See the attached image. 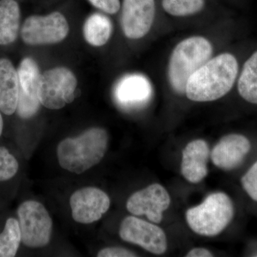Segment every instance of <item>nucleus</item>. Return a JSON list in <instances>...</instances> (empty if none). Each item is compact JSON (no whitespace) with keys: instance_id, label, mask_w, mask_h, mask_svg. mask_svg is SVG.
Here are the masks:
<instances>
[{"instance_id":"nucleus-26","label":"nucleus","mask_w":257,"mask_h":257,"mask_svg":"<svg viewBox=\"0 0 257 257\" xmlns=\"http://www.w3.org/2000/svg\"><path fill=\"white\" fill-rule=\"evenodd\" d=\"M187 257H211L213 256L211 251L207 248H193L187 254Z\"/></svg>"},{"instance_id":"nucleus-6","label":"nucleus","mask_w":257,"mask_h":257,"mask_svg":"<svg viewBox=\"0 0 257 257\" xmlns=\"http://www.w3.org/2000/svg\"><path fill=\"white\" fill-rule=\"evenodd\" d=\"M22 242L30 248L45 247L51 239L52 221L41 203L26 201L18 209Z\"/></svg>"},{"instance_id":"nucleus-25","label":"nucleus","mask_w":257,"mask_h":257,"mask_svg":"<svg viewBox=\"0 0 257 257\" xmlns=\"http://www.w3.org/2000/svg\"><path fill=\"white\" fill-rule=\"evenodd\" d=\"M98 257H133L137 256L136 253L120 247L103 248L97 253Z\"/></svg>"},{"instance_id":"nucleus-4","label":"nucleus","mask_w":257,"mask_h":257,"mask_svg":"<svg viewBox=\"0 0 257 257\" xmlns=\"http://www.w3.org/2000/svg\"><path fill=\"white\" fill-rule=\"evenodd\" d=\"M234 214V204L229 196L216 192L208 196L199 205L189 209L186 219L196 234L211 237L222 232L232 220Z\"/></svg>"},{"instance_id":"nucleus-17","label":"nucleus","mask_w":257,"mask_h":257,"mask_svg":"<svg viewBox=\"0 0 257 257\" xmlns=\"http://www.w3.org/2000/svg\"><path fill=\"white\" fill-rule=\"evenodd\" d=\"M20 9L15 0L0 1V45H8L18 38Z\"/></svg>"},{"instance_id":"nucleus-16","label":"nucleus","mask_w":257,"mask_h":257,"mask_svg":"<svg viewBox=\"0 0 257 257\" xmlns=\"http://www.w3.org/2000/svg\"><path fill=\"white\" fill-rule=\"evenodd\" d=\"M18 96V70L8 59H0V111L6 115L14 114Z\"/></svg>"},{"instance_id":"nucleus-10","label":"nucleus","mask_w":257,"mask_h":257,"mask_svg":"<svg viewBox=\"0 0 257 257\" xmlns=\"http://www.w3.org/2000/svg\"><path fill=\"white\" fill-rule=\"evenodd\" d=\"M170 204V196L165 187L152 184L134 193L126 202V209L134 215L146 216L152 222L160 224Z\"/></svg>"},{"instance_id":"nucleus-12","label":"nucleus","mask_w":257,"mask_h":257,"mask_svg":"<svg viewBox=\"0 0 257 257\" xmlns=\"http://www.w3.org/2000/svg\"><path fill=\"white\" fill-rule=\"evenodd\" d=\"M155 16V0H123L121 23L125 36L132 40L145 37Z\"/></svg>"},{"instance_id":"nucleus-23","label":"nucleus","mask_w":257,"mask_h":257,"mask_svg":"<svg viewBox=\"0 0 257 257\" xmlns=\"http://www.w3.org/2000/svg\"><path fill=\"white\" fill-rule=\"evenodd\" d=\"M241 182L245 192L257 202V161L243 176Z\"/></svg>"},{"instance_id":"nucleus-21","label":"nucleus","mask_w":257,"mask_h":257,"mask_svg":"<svg viewBox=\"0 0 257 257\" xmlns=\"http://www.w3.org/2000/svg\"><path fill=\"white\" fill-rule=\"evenodd\" d=\"M162 7L172 16H189L204 8V0H162Z\"/></svg>"},{"instance_id":"nucleus-24","label":"nucleus","mask_w":257,"mask_h":257,"mask_svg":"<svg viewBox=\"0 0 257 257\" xmlns=\"http://www.w3.org/2000/svg\"><path fill=\"white\" fill-rule=\"evenodd\" d=\"M89 3L107 14H116L120 9L119 0H88Z\"/></svg>"},{"instance_id":"nucleus-18","label":"nucleus","mask_w":257,"mask_h":257,"mask_svg":"<svg viewBox=\"0 0 257 257\" xmlns=\"http://www.w3.org/2000/svg\"><path fill=\"white\" fill-rule=\"evenodd\" d=\"M112 29V24L109 18L94 13L84 23L83 34L88 44L94 47H101L109 41Z\"/></svg>"},{"instance_id":"nucleus-14","label":"nucleus","mask_w":257,"mask_h":257,"mask_svg":"<svg viewBox=\"0 0 257 257\" xmlns=\"http://www.w3.org/2000/svg\"><path fill=\"white\" fill-rule=\"evenodd\" d=\"M250 149L251 144L246 137L237 134L226 135L213 148L211 160L221 170H234L242 163Z\"/></svg>"},{"instance_id":"nucleus-15","label":"nucleus","mask_w":257,"mask_h":257,"mask_svg":"<svg viewBox=\"0 0 257 257\" xmlns=\"http://www.w3.org/2000/svg\"><path fill=\"white\" fill-rule=\"evenodd\" d=\"M209 147L203 140L189 143L182 152L181 172L184 178L193 184H197L207 177Z\"/></svg>"},{"instance_id":"nucleus-19","label":"nucleus","mask_w":257,"mask_h":257,"mask_svg":"<svg viewBox=\"0 0 257 257\" xmlns=\"http://www.w3.org/2000/svg\"><path fill=\"white\" fill-rule=\"evenodd\" d=\"M238 92L244 100L257 104V51L243 64Z\"/></svg>"},{"instance_id":"nucleus-1","label":"nucleus","mask_w":257,"mask_h":257,"mask_svg":"<svg viewBox=\"0 0 257 257\" xmlns=\"http://www.w3.org/2000/svg\"><path fill=\"white\" fill-rule=\"evenodd\" d=\"M239 64L234 55L223 53L208 60L191 76L185 94L190 100L206 102L220 99L232 89Z\"/></svg>"},{"instance_id":"nucleus-27","label":"nucleus","mask_w":257,"mask_h":257,"mask_svg":"<svg viewBox=\"0 0 257 257\" xmlns=\"http://www.w3.org/2000/svg\"><path fill=\"white\" fill-rule=\"evenodd\" d=\"M3 119L1 113H0V136H1L2 133H3Z\"/></svg>"},{"instance_id":"nucleus-22","label":"nucleus","mask_w":257,"mask_h":257,"mask_svg":"<svg viewBox=\"0 0 257 257\" xmlns=\"http://www.w3.org/2000/svg\"><path fill=\"white\" fill-rule=\"evenodd\" d=\"M18 170V160L5 147H0V182L13 178Z\"/></svg>"},{"instance_id":"nucleus-20","label":"nucleus","mask_w":257,"mask_h":257,"mask_svg":"<svg viewBox=\"0 0 257 257\" xmlns=\"http://www.w3.org/2000/svg\"><path fill=\"white\" fill-rule=\"evenodd\" d=\"M21 241L19 221L10 218L6 221L4 231L0 234V257L15 256Z\"/></svg>"},{"instance_id":"nucleus-11","label":"nucleus","mask_w":257,"mask_h":257,"mask_svg":"<svg viewBox=\"0 0 257 257\" xmlns=\"http://www.w3.org/2000/svg\"><path fill=\"white\" fill-rule=\"evenodd\" d=\"M69 204L74 220L88 224L99 221L109 210L110 199L100 189L88 187L73 193Z\"/></svg>"},{"instance_id":"nucleus-5","label":"nucleus","mask_w":257,"mask_h":257,"mask_svg":"<svg viewBox=\"0 0 257 257\" xmlns=\"http://www.w3.org/2000/svg\"><path fill=\"white\" fill-rule=\"evenodd\" d=\"M77 79L66 67H55L41 74L38 95L41 104L47 109H60L75 98Z\"/></svg>"},{"instance_id":"nucleus-7","label":"nucleus","mask_w":257,"mask_h":257,"mask_svg":"<svg viewBox=\"0 0 257 257\" xmlns=\"http://www.w3.org/2000/svg\"><path fill=\"white\" fill-rule=\"evenodd\" d=\"M65 17L59 12L50 15H32L24 22L22 39L29 45H52L63 41L69 34Z\"/></svg>"},{"instance_id":"nucleus-9","label":"nucleus","mask_w":257,"mask_h":257,"mask_svg":"<svg viewBox=\"0 0 257 257\" xmlns=\"http://www.w3.org/2000/svg\"><path fill=\"white\" fill-rule=\"evenodd\" d=\"M18 74L19 96L17 111L22 119H30L36 114L41 104L38 95L41 74L37 62L30 57L22 60Z\"/></svg>"},{"instance_id":"nucleus-3","label":"nucleus","mask_w":257,"mask_h":257,"mask_svg":"<svg viewBox=\"0 0 257 257\" xmlns=\"http://www.w3.org/2000/svg\"><path fill=\"white\" fill-rule=\"evenodd\" d=\"M212 45L203 37L186 39L174 49L168 67L169 81L172 89L179 94H185L191 76L210 59Z\"/></svg>"},{"instance_id":"nucleus-8","label":"nucleus","mask_w":257,"mask_h":257,"mask_svg":"<svg viewBox=\"0 0 257 257\" xmlns=\"http://www.w3.org/2000/svg\"><path fill=\"white\" fill-rule=\"evenodd\" d=\"M119 236L126 242L138 244L155 254L167 251V240L160 226L136 216H128L120 225Z\"/></svg>"},{"instance_id":"nucleus-2","label":"nucleus","mask_w":257,"mask_h":257,"mask_svg":"<svg viewBox=\"0 0 257 257\" xmlns=\"http://www.w3.org/2000/svg\"><path fill=\"white\" fill-rule=\"evenodd\" d=\"M107 147L108 135L104 128H89L77 138L64 139L59 144V164L64 170L79 175L98 165Z\"/></svg>"},{"instance_id":"nucleus-13","label":"nucleus","mask_w":257,"mask_h":257,"mask_svg":"<svg viewBox=\"0 0 257 257\" xmlns=\"http://www.w3.org/2000/svg\"><path fill=\"white\" fill-rule=\"evenodd\" d=\"M114 95L116 103L123 109L142 108L151 99L152 84L145 76L128 74L116 83Z\"/></svg>"}]
</instances>
